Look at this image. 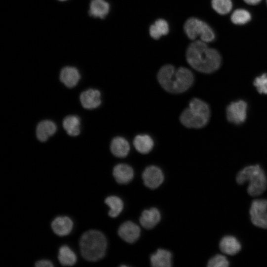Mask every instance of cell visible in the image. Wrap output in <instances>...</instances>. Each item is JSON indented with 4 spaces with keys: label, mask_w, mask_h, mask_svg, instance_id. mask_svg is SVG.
<instances>
[{
    "label": "cell",
    "mask_w": 267,
    "mask_h": 267,
    "mask_svg": "<svg viewBox=\"0 0 267 267\" xmlns=\"http://www.w3.org/2000/svg\"><path fill=\"white\" fill-rule=\"evenodd\" d=\"M186 59L191 67L203 73L215 72L222 63L219 51L209 47L202 41H196L189 44L186 52Z\"/></svg>",
    "instance_id": "obj_1"
},
{
    "label": "cell",
    "mask_w": 267,
    "mask_h": 267,
    "mask_svg": "<svg viewBox=\"0 0 267 267\" xmlns=\"http://www.w3.org/2000/svg\"><path fill=\"white\" fill-rule=\"evenodd\" d=\"M157 79L168 92L179 93L187 90L194 82L192 72L184 67L176 69L170 64L165 65L159 70Z\"/></svg>",
    "instance_id": "obj_2"
},
{
    "label": "cell",
    "mask_w": 267,
    "mask_h": 267,
    "mask_svg": "<svg viewBox=\"0 0 267 267\" xmlns=\"http://www.w3.org/2000/svg\"><path fill=\"white\" fill-rule=\"evenodd\" d=\"M81 253L87 261L94 262L102 259L107 248V240L104 235L96 230L85 232L80 240Z\"/></svg>",
    "instance_id": "obj_3"
},
{
    "label": "cell",
    "mask_w": 267,
    "mask_h": 267,
    "mask_svg": "<svg viewBox=\"0 0 267 267\" xmlns=\"http://www.w3.org/2000/svg\"><path fill=\"white\" fill-rule=\"evenodd\" d=\"M210 114L209 106L206 102L193 98L189 101L188 107L181 113L179 120L186 128L200 129L207 124Z\"/></svg>",
    "instance_id": "obj_4"
},
{
    "label": "cell",
    "mask_w": 267,
    "mask_h": 267,
    "mask_svg": "<svg viewBox=\"0 0 267 267\" xmlns=\"http://www.w3.org/2000/svg\"><path fill=\"white\" fill-rule=\"evenodd\" d=\"M238 184L249 182L247 192L252 196L262 194L267 187V178L263 170L258 165L246 167L237 174L236 178Z\"/></svg>",
    "instance_id": "obj_5"
},
{
    "label": "cell",
    "mask_w": 267,
    "mask_h": 267,
    "mask_svg": "<svg viewBox=\"0 0 267 267\" xmlns=\"http://www.w3.org/2000/svg\"><path fill=\"white\" fill-rule=\"evenodd\" d=\"M184 32L189 39L195 40L199 36L205 43L213 41L215 34L212 28L206 22L195 17L188 19L184 25Z\"/></svg>",
    "instance_id": "obj_6"
},
{
    "label": "cell",
    "mask_w": 267,
    "mask_h": 267,
    "mask_svg": "<svg viewBox=\"0 0 267 267\" xmlns=\"http://www.w3.org/2000/svg\"><path fill=\"white\" fill-rule=\"evenodd\" d=\"M250 215L253 224L259 227L267 228V200H254L250 209Z\"/></svg>",
    "instance_id": "obj_7"
},
{
    "label": "cell",
    "mask_w": 267,
    "mask_h": 267,
    "mask_svg": "<svg viewBox=\"0 0 267 267\" xmlns=\"http://www.w3.org/2000/svg\"><path fill=\"white\" fill-rule=\"evenodd\" d=\"M247 104L243 100L231 102L226 107V116L231 123L240 125L244 123L247 116Z\"/></svg>",
    "instance_id": "obj_8"
},
{
    "label": "cell",
    "mask_w": 267,
    "mask_h": 267,
    "mask_svg": "<svg viewBox=\"0 0 267 267\" xmlns=\"http://www.w3.org/2000/svg\"><path fill=\"white\" fill-rule=\"evenodd\" d=\"M164 175L162 170L157 166L147 167L142 174L144 184L151 189L159 187L164 181Z\"/></svg>",
    "instance_id": "obj_9"
},
{
    "label": "cell",
    "mask_w": 267,
    "mask_h": 267,
    "mask_svg": "<svg viewBox=\"0 0 267 267\" xmlns=\"http://www.w3.org/2000/svg\"><path fill=\"white\" fill-rule=\"evenodd\" d=\"M140 233L139 227L131 221L123 223L118 229L119 236L125 241L133 243L139 238Z\"/></svg>",
    "instance_id": "obj_10"
},
{
    "label": "cell",
    "mask_w": 267,
    "mask_h": 267,
    "mask_svg": "<svg viewBox=\"0 0 267 267\" xmlns=\"http://www.w3.org/2000/svg\"><path fill=\"white\" fill-rule=\"evenodd\" d=\"M80 100L84 108L95 109L101 104V94L97 89H89L81 93Z\"/></svg>",
    "instance_id": "obj_11"
},
{
    "label": "cell",
    "mask_w": 267,
    "mask_h": 267,
    "mask_svg": "<svg viewBox=\"0 0 267 267\" xmlns=\"http://www.w3.org/2000/svg\"><path fill=\"white\" fill-rule=\"evenodd\" d=\"M81 76L79 70L74 67L66 66L60 73V81L67 87L73 88L79 82Z\"/></svg>",
    "instance_id": "obj_12"
},
{
    "label": "cell",
    "mask_w": 267,
    "mask_h": 267,
    "mask_svg": "<svg viewBox=\"0 0 267 267\" xmlns=\"http://www.w3.org/2000/svg\"><path fill=\"white\" fill-rule=\"evenodd\" d=\"M113 175L118 183L127 184L133 178L134 173L130 166L125 164H119L114 167Z\"/></svg>",
    "instance_id": "obj_13"
},
{
    "label": "cell",
    "mask_w": 267,
    "mask_h": 267,
    "mask_svg": "<svg viewBox=\"0 0 267 267\" xmlns=\"http://www.w3.org/2000/svg\"><path fill=\"white\" fill-rule=\"evenodd\" d=\"M161 219L159 211L156 208L144 210L139 218L142 226L146 229H151L155 226Z\"/></svg>",
    "instance_id": "obj_14"
},
{
    "label": "cell",
    "mask_w": 267,
    "mask_h": 267,
    "mask_svg": "<svg viewBox=\"0 0 267 267\" xmlns=\"http://www.w3.org/2000/svg\"><path fill=\"white\" fill-rule=\"evenodd\" d=\"M56 129V126L53 121L48 120L42 121L36 128L37 137L40 141L44 142L55 134Z\"/></svg>",
    "instance_id": "obj_15"
},
{
    "label": "cell",
    "mask_w": 267,
    "mask_h": 267,
    "mask_svg": "<svg viewBox=\"0 0 267 267\" xmlns=\"http://www.w3.org/2000/svg\"><path fill=\"white\" fill-rule=\"evenodd\" d=\"M73 226L72 221L69 217H58L51 223L53 232L59 236H65L70 233Z\"/></svg>",
    "instance_id": "obj_16"
},
{
    "label": "cell",
    "mask_w": 267,
    "mask_h": 267,
    "mask_svg": "<svg viewBox=\"0 0 267 267\" xmlns=\"http://www.w3.org/2000/svg\"><path fill=\"white\" fill-rule=\"evenodd\" d=\"M219 247L221 251L224 254L234 255L241 250V244L234 236L228 235L223 237L221 240Z\"/></svg>",
    "instance_id": "obj_17"
},
{
    "label": "cell",
    "mask_w": 267,
    "mask_h": 267,
    "mask_svg": "<svg viewBox=\"0 0 267 267\" xmlns=\"http://www.w3.org/2000/svg\"><path fill=\"white\" fill-rule=\"evenodd\" d=\"M172 254L165 249H159L150 256L151 266L154 267H170L172 266Z\"/></svg>",
    "instance_id": "obj_18"
},
{
    "label": "cell",
    "mask_w": 267,
    "mask_h": 267,
    "mask_svg": "<svg viewBox=\"0 0 267 267\" xmlns=\"http://www.w3.org/2000/svg\"><path fill=\"white\" fill-rule=\"evenodd\" d=\"M110 150L115 156L123 158L129 154L130 146L129 142L125 138L117 136L111 141Z\"/></svg>",
    "instance_id": "obj_19"
},
{
    "label": "cell",
    "mask_w": 267,
    "mask_h": 267,
    "mask_svg": "<svg viewBox=\"0 0 267 267\" xmlns=\"http://www.w3.org/2000/svg\"><path fill=\"white\" fill-rule=\"evenodd\" d=\"M109 10L110 5L105 0H91L89 14L91 17L103 19L108 14Z\"/></svg>",
    "instance_id": "obj_20"
},
{
    "label": "cell",
    "mask_w": 267,
    "mask_h": 267,
    "mask_svg": "<svg viewBox=\"0 0 267 267\" xmlns=\"http://www.w3.org/2000/svg\"><path fill=\"white\" fill-rule=\"evenodd\" d=\"M135 149L141 154L150 152L154 146V141L151 137L147 134H138L133 141Z\"/></svg>",
    "instance_id": "obj_21"
},
{
    "label": "cell",
    "mask_w": 267,
    "mask_h": 267,
    "mask_svg": "<svg viewBox=\"0 0 267 267\" xmlns=\"http://www.w3.org/2000/svg\"><path fill=\"white\" fill-rule=\"evenodd\" d=\"M63 127L67 134L70 136H75L80 133V119L76 115L66 116L63 121Z\"/></svg>",
    "instance_id": "obj_22"
},
{
    "label": "cell",
    "mask_w": 267,
    "mask_h": 267,
    "mask_svg": "<svg viewBox=\"0 0 267 267\" xmlns=\"http://www.w3.org/2000/svg\"><path fill=\"white\" fill-rule=\"evenodd\" d=\"M169 31L168 22L163 19H158L151 25L149 28L150 36L155 39H159L162 36L167 35Z\"/></svg>",
    "instance_id": "obj_23"
},
{
    "label": "cell",
    "mask_w": 267,
    "mask_h": 267,
    "mask_svg": "<svg viewBox=\"0 0 267 267\" xmlns=\"http://www.w3.org/2000/svg\"><path fill=\"white\" fill-rule=\"evenodd\" d=\"M58 258L60 264L65 266H73L77 261L75 253L66 245L62 246L60 248Z\"/></svg>",
    "instance_id": "obj_24"
},
{
    "label": "cell",
    "mask_w": 267,
    "mask_h": 267,
    "mask_svg": "<svg viewBox=\"0 0 267 267\" xmlns=\"http://www.w3.org/2000/svg\"><path fill=\"white\" fill-rule=\"evenodd\" d=\"M105 203L110 208L108 215L112 218L119 216L123 209L124 204L122 200L116 196L107 197L105 200Z\"/></svg>",
    "instance_id": "obj_25"
},
{
    "label": "cell",
    "mask_w": 267,
    "mask_h": 267,
    "mask_svg": "<svg viewBox=\"0 0 267 267\" xmlns=\"http://www.w3.org/2000/svg\"><path fill=\"white\" fill-rule=\"evenodd\" d=\"M251 13L246 9L240 8L236 9L231 15V21L234 24L244 25L251 19Z\"/></svg>",
    "instance_id": "obj_26"
},
{
    "label": "cell",
    "mask_w": 267,
    "mask_h": 267,
    "mask_svg": "<svg viewBox=\"0 0 267 267\" xmlns=\"http://www.w3.org/2000/svg\"><path fill=\"white\" fill-rule=\"evenodd\" d=\"M211 4L214 10L221 15L228 13L232 7L231 0H212Z\"/></svg>",
    "instance_id": "obj_27"
},
{
    "label": "cell",
    "mask_w": 267,
    "mask_h": 267,
    "mask_svg": "<svg viewBox=\"0 0 267 267\" xmlns=\"http://www.w3.org/2000/svg\"><path fill=\"white\" fill-rule=\"evenodd\" d=\"M254 85L261 94H267V73H265L257 77L254 81Z\"/></svg>",
    "instance_id": "obj_28"
},
{
    "label": "cell",
    "mask_w": 267,
    "mask_h": 267,
    "mask_svg": "<svg viewBox=\"0 0 267 267\" xmlns=\"http://www.w3.org/2000/svg\"><path fill=\"white\" fill-rule=\"evenodd\" d=\"M229 262L225 256L222 255H216L210 259L208 263L209 267H227Z\"/></svg>",
    "instance_id": "obj_29"
},
{
    "label": "cell",
    "mask_w": 267,
    "mask_h": 267,
    "mask_svg": "<svg viewBox=\"0 0 267 267\" xmlns=\"http://www.w3.org/2000/svg\"><path fill=\"white\" fill-rule=\"evenodd\" d=\"M37 267H52L53 265L51 262L47 260H42L37 262L35 264Z\"/></svg>",
    "instance_id": "obj_30"
},
{
    "label": "cell",
    "mask_w": 267,
    "mask_h": 267,
    "mask_svg": "<svg viewBox=\"0 0 267 267\" xmlns=\"http://www.w3.org/2000/svg\"><path fill=\"white\" fill-rule=\"evenodd\" d=\"M262 0H244V1L248 4L256 5L260 3Z\"/></svg>",
    "instance_id": "obj_31"
},
{
    "label": "cell",
    "mask_w": 267,
    "mask_h": 267,
    "mask_svg": "<svg viewBox=\"0 0 267 267\" xmlns=\"http://www.w3.org/2000/svg\"><path fill=\"white\" fill-rule=\"evenodd\" d=\"M59 1H66L67 0H58Z\"/></svg>",
    "instance_id": "obj_32"
},
{
    "label": "cell",
    "mask_w": 267,
    "mask_h": 267,
    "mask_svg": "<svg viewBox=\"0 0 267 267\" xmlns=\"http://www.w3.org/2000/svg\"><path fill=\"white\" fill-rule=\"evenodd\" d=\"M266 2H267V0H266Z\"/></svg>",
    "instance_id": "obj_33"
}]
</instances>
